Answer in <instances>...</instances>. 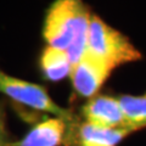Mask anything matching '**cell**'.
<instances>
[{
  "mask_svg": "<svg viewBox=\"0 0 146 146\" xmlns=\"http://www.w3.org/2000/svg\"><path fill=\"white\" fill-rule=\"evenodd\" d=\"M135 130L130 125L101 128L85 122L78 127L70 141L77 144V146H117L128 134Z\"/></svg>",
  "mask_w": 146,
  "mask_h": 146,
  "instance_id": "obj_6",
  "label": "cell"
},
{
  "mask_svg": "<svg viewBox=\"0 0 146 146\" xmlns=\"http://www.w3.org/2000/svg\"><path fill=\"white\" fill-rule=\"evenodd\" d=\"M0 93L9 96L13 101L33 110L52 113L57 118L66 121L68 125H72L74 123L72 113L68 110L58 106L49 96L46 89L42 85L13 78L0 71Z\"/></svg>",
  "mask_w": 146,
  "mask_h": 146,
  "instance_id": "obj_3",
  "label": "cell"
},
{
  "mask_svg": "<svg viewBox=\"0 0 146 146\" xmlns=\"http://www.w3.org/2000/svg\"><path fill=\"white\" fill-rule=\"evenodd\" d=\"M112 70L113 67L105 60L85 51L80 60L72 68L71 78L73 88L84 98L93 96L108 78Z\"/></svg>",
  "mask_w": 146,
  "mask_h": 146,
  "instance_id": "obj_4",
  "label": "cell"
},
{
  "mask_svg": "<svg viewBox=\"0 0 146 146\" xmlns=\"http://www.w3.org/2000/svg\"><path fill=\"white\" fill-rule=\"evenodd\" d=\"M12 141L9 138L6 129V116L3 105H0V146H11Z\"/></svg>",
  "mask_w": 146,
  "mask_h": 146,
  "instance_id": "obj_10",
  "label": "cell"
},
{
  "mask_svg": "<svg viewBox=\"0 0 146 146\" xmlns=\"http://www.w3.org/2000/svg\"><path fill=\"white\" fill-rule=\"evenodd\" d=\"M125 124L136 130L146 127V94L141 96L123 95L119 99Z\"/></svg>",
  "mask_w": 146,
  "mask_h": 146,
  "instance_id": "obj_9",
  "label": "cell"
},
{
  "mask_svg": "<svg viewBox=\"0 0 146 146\" xmlns=\"http://www.w3.org/2000/svg\"><path fill=\"white\" fill-rule=\"evenodd\" d=\"M82 112L86 123L96 127L118 128L127 125L119 100L112 96H94L83 107Z\"/></svg>",
  "mask_w": 146,
  "mask_h": 146,
  "instance_id": "obj_5",
  "label": "cell"
},
{
  "mask_svg": "<svg viewBox=\"0 0 146 146\" xmlns=\"http://www.w3.org/2000/svg\"><path fill=\"white\" fill-rule=\"evenodd\" d=\"M86 51L106 61L113 68L140 60L141 54L125 35L113 29L98 16L90 17Z\"/></svg>",
  "mask_w": 146,
  "mask_h": 146,
  "instance_id": "obj_2",
  "label": "cell"
},
{
  "mask_svg": "<svg viewBox=\"0 0 146 146\" xmlns=\"http://www.w3.org/2000/svg\"><path fill=\"white\" fill-rule=\"evenodd\" d=\"M67 125L68 123L61 118H48L35 124L11 146H60L67 140Z\"/></svg>",
  "mask_w": 146,
  "mask_h": 146,
  "instance_id": "obj_7",
  "label": "cell"
},
{
  "mask_svg": "<svg viewBox=\"0 0 146 146\" xmlns=\"http://www.w3.org/2000/svg\"><path fill=\"white\" fill-rule=\"evenodd\" d=\"M90 15L77 0H58L48 10L44 38L49 46L66 51L72 68L86 51Z\"/></svg>",
  "mask_w": 146,
  "mask_h": 146,
  "instance_id": "obj_1",
  "label": "cell"
},
{
  "mask_svg": "<svg viewBox=\"0 0 146 146\" xmlns=\"http://www.w3.org/2000/svg\"><path fill=\"white\" fill-rule=\"evenodd\" d=\"M40 67L46 79L57 82L67 76H71L72 63L68 55L63 50L46 46L40 57Z\"/></svg>",
  "mask_w": 146,
  "mask_h": 146,
  "instance_id": "obj_8",
  "label": "cell"
}]
</instances>
